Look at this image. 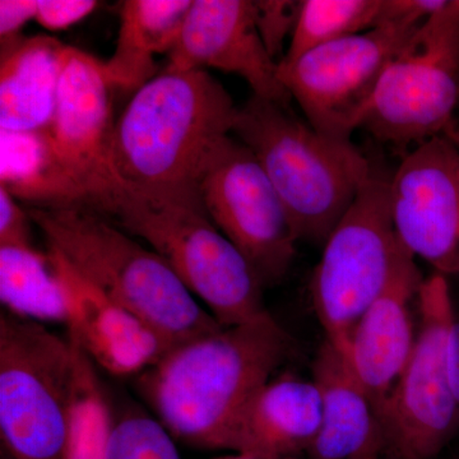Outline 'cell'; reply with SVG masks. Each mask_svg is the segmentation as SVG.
Segmentation results:
<instances>
[{"label":"cell","instance_id":"obj_1","mask_svg":"<svg viewBox=\"0 0 459 459\" xmlns=\"http://www.w3.org/2000/svg\"><path fill=\"white\" fill-rule=\"evenodd\" d=\"M291 349L285 329L265 312L172 347L137 377L138 392L177 442L229 452L241 411Z\"/></svg>","mask_w":459,"mask_h":459},{"label":"cell","instance_id":"obj_2","mask_svg":"<svg viewBox=\"0 0 459 459\" xmlns=\"http://www.w3.org/2000/svg\"><path fill=\"white\" fill-rule=\"evenodd\" d=\"M238 108L207 71L164 72L135 91L115 123L111 161L128 188L197 192L217 144L232 135Z\"/></svg>","mask_w":459,"mask_h":459},{"label":"cell","instance_id":"obj_3","mask_svg":"<svg viewBox=\"0 0 459 459\" xmlns=\"http://www.w3.org/2000/svg\"><path fill=\"white\" fill-rule=\"evenodd\" d=\"M27 212L48 247L172 347L222 328L161 255L111 220L78 207Z\"/></svg>","mask_w":459,"mask_h":459},{"label":"cell","instance_id":"obj_4","mask_svg":"<svg viewBox=\"0 0 459 459\" xmlns=\"http://www.w3.org/2000/svg\"><path fill=\"white\" fill-rule=\"evenodd\" d=\"M232 135L258 160L299 241L323 246L373 166L351 141L322 134L290 105L252 95L238 108Z\"/></svg>","mask_w":459,"mask_h":459},{"label":"cell","instance_id":"obj_5","mask_svg":"<svg viewBox=\"0 0 459 459\" xmlns=\"http://www.w3.org/2000/svg\"><path fill=\"white\" fill-rule=\"evenodd\" d=\"M108 217L161 255L222 327L267 312L258 274L208 217L197 192L123 186Z\"/></svg>","mask_w":459,"mask_h":459},{"label":"cell","instance_id":"obj_6","mask_svg":"<svg viewBox=\"0 0 459 459\" xmlns=\"http://www.w3.org/2000/svg\"><path fill=\"white\" fill-rule=\"evenodd\" d=\"M77 344L0 314L2 459H65Z\"/></svg>","mask_w":459,"mask_h":459},{"label":"cell","instance_id":"obj_7","mask_svg":"<svg viewBox=\"0 0 459 459\" xmlns=\"http://www.w3.org/2000/svg\"><path fill=\"white\" fill-rule=\"evenodd\" d=\"M410 255L392 219L391 178L373 169L358 198L323 244L310 280V298L325 341L344 351L358 320Z\"/></svg>","mask_w":459,"mask_h":459},{"label":"cell","instance_id":"obj_8","mask_svg":"<svg viewBox=\"0 0 459 459\" xmlns=\"http://www.w3.org/2000/svg\"><path fill=\"white\" fill-rule=\"evenodd\" d=\"M415 347L379 412L386 459H434L459 430L449 377L455 312L446 276L422 281Z\"/></svg>","mask_w":459,"mask_h":459},{"label":"cell","instance_id":"obj_9","mask_svg":"<svg viewBox=\"0 0 459 459\" xmlns=\"http://www.w3.org/2000/svg\"><path fill=\"white\" fill-rule=\"evenodd\" d=\"M459 105V0H448L386 68L361 129L397 148L452 135Z\"/></svg>","mask_w":459,"mask_h":459},{"label":"cell","instance_id":"obj_10","mask_svg":"<svg viewBox=\"0 0 459 459\" xmlns=\"http://www.w3.org/2000/svg\"><path fill=\"white\" fill-rule=\"evenodd\" d=\"M421 25L383 26L322 45L279 65L280 82L316 131L351 141L386 68Z\"/></svg>","mask_w":459,"mask_h":459},{"label":"cell","instance_id":"obj_11","mask_svg":"<svg viewBox=\"0 0 459 459\" xmlns=\"http://www.w3.org/2000/svg\"><path fill=\"white\" fill-rule=\"evenodd\" d=\"M197 193L208 217L246 256L263 286L282 280L299 240L252 151L234 135L223 138L199 174Z\"/></svg>","mask_w":459,"mask_h":459},{"label":"cell","instance_id":"obj_12","mask_svg":"<svg viewBox=\"0 0 459 459\" xmlns=\"http://www.w3.org/2000/svg\"><path fill=\"white\" fill-rule=\"evenodd\" d=\"M113 90L105 63L66 45L48 132L57 161L83 193L86 210L104 217L123 188L111 161Z\"/></svg>","mask_w":459,"mask_h":459},{"label":"cell","instance_id":"obj_13","mask_svg":"<svg viewBox=\"0 0 459 459\" xmlns=\"http://www.w3.org/2000/svg\"><path fill=\"white\" fill-rule=\"evenodd\" d=\"M391 210L402 247L437 273L459 274V152L448 134L419 144L391 178Z\"/></svg>","mask_w":459,"mask_h":459},{"label":"cell","instance_id":"obj_14","mask_svg":"<svg viewBox=\"0 0 459 459\" xmlns=\"http://www.w3.org/2000/svg\"><path fill=\"white\" fill-rule=\"evenodd\" d=\"M219 69L243 78L253 95L290 105L279 63L265 50L255 26V2L193 0L164 72Z\"/></svg>","mask_w":459,"mask_h":459},{"label":"cell","instance_id":"obj_15","mask_svg":"<svg viewBox=\"0 0 459 459\" xmlns=\"http://www.w3.org/2000/svg\"><path fill=\"white\" fill-rule=\"evenodd\" d=\"M65 287L69 338L95 367L114 377L141 376L171 343L140 316L105 295L50 249Z\"/></svg>","mask_w":459,"mask_h":459},{"label":"cell","instance_id":"obj_16","mask_svg":"<svg viewBox=\"0 0 459 459\" xmlns=\"http://www.w3.org/2000/svg\"><path fill=\"white\" fill-rule=\"evenodd\" d=\"M424 280L416 259L410 255L385 291L358 320L341 352L377 416L412 355L418 337L412 304L418 301Z\"/></svg>","mask_w":459,"mask_h":459},{"label":"cell","instance_id":"obj_17","mask_svg":"<svg viewBox=\"0 0 459 459\" xmlns=\"http://www.w3.org/2000/svg\"><path fill=\"white\" fill-rule=\"evenodd\" d=\"M322 421L307 459H385L376 406L346 359L325 340L313 364Z\"/></svg>","mask_w":459,"mask_h":459},{"label":"cell","instance_id":"obj_18","mask_svg":"<svg viewBox=\"0 0 459 459\" xmlns=\"http://www.w3.org/2000/svg\"><path fill=\"white\" fill-rule=\"evenodd\" d=\"M320 421L322 394L313 377H272L238 415L229 452L299 457L309 451Z\"/></svg>","mask_w":459,"mask_h":459},{"label":"cell","instance_id":"obj_19","mask_svg":"<svg viewBox=\"0 0 459 459\" xmlns=\"http://www.w3.org/2000/svg\"><path fill=\"white\" fill-rule=\"evenodd\" d=\"M66 45L49 36L2 47L0 131H48L56 111Z\"/></svg>","mask_w":459,"mask_h":459},{"label":"cell","instance_id":"obj_20","mask_svg":"<svg viewBox=\"0 0 459 459\" xmlns=\"http://www.w3.org/2000/svg\"><path fill=\"white\" fill-rule=\"evenodd\" d=\"M193 0H126L117 45L105 63L114 89L138 91L156 77L157 54L177 44Z\"/></svg>","mask_w":459,"mask_h":459},{"label":"cell","instance_id":"obj_21","mask_svg":"<svg viewBox=\"0 0 459 459\" xmlns=\"http://www.w3.org/2000/svg\"><path fill=\"white\" fill-rule=\"evenodd\" d=\"M0 186L32 207L86 210L83 193L57 161L48 131H0Z\"/></svg>","mask_w":459,"mask_h":459},{"label":"cell","instance_id":"obj_22","mask_svg":"<svg viewBox=\"0 0 459 459\" xmlns=\"http://www.w3.org/2000/svg\"><path fill=\"white\" fill-rule=\"evenodd\" d=\"M0 301L5 313L17 318L66 325L65 287L49 249L0 247Z\"/></svg>","mask_w":459,"mask_h":459},{"label":"cell","instance_id":"obj_23","mask_svg":"<svg viewBox=\"0 0 459 459\" xmlns=\"http://www.w3.org/2000/svg\"><path fill=\"white\" fill-rule=\"evenodd\" d=\"M383 0H303L295 31L280 65L307 51L379 29Z\"/></svg>","mask_w":459,"mask_h":459},{"label":"cell","instance_id":"obj_24","mask_svg":"<svg viewBox=\"0 0 459 459\" xmlns=\"http://www.w3.org/2000/svg\"><path fill=\"white\" fill-rule=\"evenodd\" d=\"M113 420L96 367L77 346L74 407L65 459H108Z\"/></svg>","mask_w":459,"mask_h":459},{"label":"cell","instance_id":"obj_25","mask_svg":"<svg viewBox=\"0 0 459 459\" xmlns=\"http://www.w3.org/2000/svg\"><path fill=\"white\" fill-rule=\"evenodd\" d=\"M108 459H181L177 440L144 411L128 409L114 418Z\"/></svg>","mask_w":459,"mask_h":459},{"label":"cell","instance_id":"obj_26","mask_svg":"<svg viewBox=\"0 0 459 459\" xmlns=\"http://www.w3.org/2000/svg\"><path fill=\"white\" fill-rule=\"evenodd\" d=\"M255 26L265 50L274 62H281L283 45L295 31L301 2L291 0H256Z\"/></svg>","mask_w":459,"mask_h":459},{"label":"cell","instance_id":"obj_27","mask_svg":"<svg viewBox=\"0 0 459 459\" xmlns=\"http://www.w3.org/2000/svg\"><path fill=\"white\" fill-rule=\"evenodd\" d=\"M98 5L95 0H38L35 20L49 31H62L90 16Z\"/></svg>","mask_w":459,"mask_h":459},{"label":"cell","instance_id":"obj_28","mask_svg":"<svg viewBox=\"0 0 459 459\" xmlns=\"http://www.w3.org/2000/svg\"><path fill=\"white\" fill-rule=\"evenodd\" d=\"M30 214L18 205L16 198L0 186V247L32 246Z\"/></svg>","mask_w":459,"mask_h":459},{"label":"cell","instance_id":"obj_29","mask_svg":"<svg viewBox=\"0 0 459 459\" xmlns=\"http://www.w3.org/2000/svg\"><path fill=\"white\" fill-rule=\"evenodd\" d=\"M446 3L448 0H383L380 27L421 25Z\"/></svg>","mask_w":459,"mask_h":459},{"label":"cell","instance_id":"obj_30","mask_svg":"<svg viewBox=\"0 0 459 459\" xmlns=\"http://www.w3.org/2000/svg\"><path fill=\"white\" fill-rule=\"evenodd\" d=\"M38 13V0H2L0 2V45L12 44Z\"/></svg>","mask_w":459,"mask_h":459},{"label":"cell","instance_id":"obj_31","mask_svg":"<svg viewBox=\"0 0 459 459\" xmlns=\"http://www.w3.org/2000/svg\"><path fill=\"white\" fill-rule=\"evenodd\" d=\"M449 377L453 394L459 407V316H455L449 340Z\"/></svg>","mask_w":459,"mask_h":459},{"label":"cell","instance_id":"obj_32","mask_svg":"<svg viewBox=\"0 0 459 459\" xmlns=\"http://www.w3.org/2000/svg\"><path fill=\"white\" fill-rule=\"evenodd\" d=\"M214 459H298V457H274V455H256L249 452H228Z\"/></svg>","mask_w":459,"mask_h":459},{"label":"cell","instance_id":"obj_33","mask_svg":"<svg viewBox=\"0 0 459 459\" xmlns=\"http://www.w3.org/2000/svg\"><path fill=\"white\" fill-rule=\"evenodd\" d=\"M453 140H455V144H457L458 152H459V126L457 129H455V132H453V134L451 135Z\"/></svg>","mask_w":459,"mask_h":459},{"label":"cell","instance_id":"obj_34","mask_svg":"<svg viewBox=\"0 0 459 459\" xmlns=\"http://www.w3.org/2000/svg\"><path fill=\"white\" fill-rule=\"evenodd\" d=\"M386 459V458H385Z\"/></svg>","mask_w":459,"mask_h":459}]
</instances>
